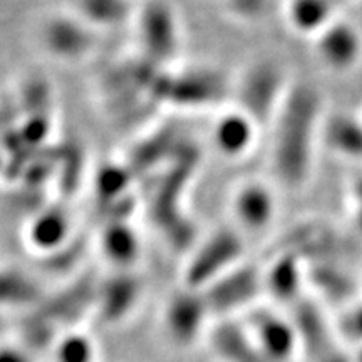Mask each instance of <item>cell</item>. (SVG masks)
Returning <instances> with one entry per match:
<instances>
[{"instance_id": "cell-1", "label": "cell", "mask_w": 362, "mask_h": 362, "mask_svg": "<svg viewBox=\"0 0 362 362\" xmlns=\"http://www.w3.org/2000/svg\"><path fill=\"white\" fill-rule=\"evenodd\" d=\"M317 112L319 104L315 93L307 89L298 90L296 98L284 106L282 119L279 123L275 163L280 176H284L291 185L300 183L307 175L314 144Z\"/></svg>"}, {"instance_id": "cell-2", "label": "cell", "mask_w": 362, "mask_h": 362, "mask_svg": "<svg viewBox=\"0 0 362 362\" xmlns=\"http://www.w3.org/2000/svg\"><path fill=\"white\" fill-rule=\"evenodd\" d=\"M242 253V240L233 230H220L194 255L187 267V284L189 288L215 284Z\"/></svg>"}, {"instance_id": "cell-3", "label": "cell", "mask_w": 362, "mask_h": 362, "mask_svg": "<svg viewBox=\"0 0 362 362\" xmlns=\"http://www.w3.org/2000/svg\"><path fill=\"white\" fill-rule=\"evenodd\" d=\"M139 13V34L144 51L155 61H170L178 44L173 8L166 0H149Z\"/></svg>"}, {"instance_id": "cell-4", "label": "cell", "mask_w": 362, "mask_h": 362, "mask_svg": "<svg viewBox=\"0 0 362 362\" xmlns=\"http://www.w3.org/2000/svg\"><path fill=\"white\" fill-rule=\"evenodd\" d=\"M315 49L320 61L336 72L351 71L362 56L359 30L349 22L336 19L315 35Z\"/></svg>"}, {"instance_id": "cell-5", "label": "cell", "mask_w": 362, "mask_h": 362, "mask_svg": "<svg viewBox=\"0 0 362 362\" xmlns=\"http://www.w3.org/2000/svg\"><path fill=\"white\" fill-rule=\"evenodd\" d=\"M233 215L240 230L255 233L264 232L275 216V198L269 187L250 181L238 188L233 198Z\"/></svg>"}, {"instance_id": "cell-6", "label": "cell", "mask_w": 362, "mask_h": 362, "mask_svg": "<svg viewBox=\"0 0 362 362\" xmlns=\"http://www.w3.org/2000/svg\"><path fill=\"white\" fill-rule=\"evenodd\" d=\"M257 121L243 110H233L218 117L214 139L216 148L226 158L243 156L257 138Z\"/></svg>"}, {"instance_id": "cell-7", "label": "cell", "mask_w": 362, "mask_h": 362, "mask_svg": "<svg viewBox=\"0 0 362 362\" xmlns=\"http://www.w3.org/2000/svg\"><path fill=\"white\" fill-rule=\"evenodd\" d=\"M44 42L57 56L78 57L89 49L90 30L74 17L54 16L44 25Z\"/></svg>"}, {"instance_id": "cell-8", "label": "cell", "mask_w": 362, "mask_h": 362, "mask_svg": "<svg viewBox=\"0 0 362 362\" xmlns=\"http://www.w3.org/2000/svg\"><path fill=\"white\" fill-rule=\"evenodd\" d=\"M279 74L274 67L260 66L253 69L242 88V104L248 116L259 123L260 117L267 115V107H272L277 101L279 94Z\"/></svg>"}, {"instance_id": "cell-9", "label": "cell", "mask_w": 362, "mask_h": 362, "mask_svg": "<svg viewBox=\"0 0 362 362\" xmlns=\"http://www.w3.org/2000/svg\"><path fill=\"white\" fill-rule=\"evenodd\" d=\"M339 8L330 0H287L285 13L293 30L304 35H319L337 19Z\"/></svg>"}, {"instance_id": "cell-10", "label": "cell", "mask_w": 362, "mask_h": 362, "mask_svg": "<svg viewBox=\"0 0 362 362\" xmlns=\"http://www.w3.org/2000/svg\"><path fill=\"white\" fill-rule=\"evenodd\" d=\"M327 144L339 155L362 160V117L337 115L325 126Z\"/></svg>"}, {"instance_id": "cell-11", "label": "cell", "mask_w": 362, "mask_h": 362, "mask_svg": "<svg viewBox=\"0 0 362 362\" xmlns=\"http://www.w3.org/2000/svg\"><path fill=\"white\" fill-rule=\"evenodd\" d=\"M203 310V298L194 293L185 292L173 297L168 307V325L175 336L189 339L200 325Z\"/></svg>"}, {"instance_id": "cell-12", "label": "cell", "mask_w": 362, "mask_h": 362, "mask_svg": "<svg viewBox=\"0 0 362 362\" xmlns=\"http://www.w3.org/2000/svg\"><path fill=\"white\" fill-rule=\"evenodd\" d=\"M253 327H255V336L262 347L269 351L272 356L284 357L292 351L296 337H293L292 329L279 317L272 314L260 315L253 324Z\"/></svg>"}, {"instance_id": "cell-13", "label": "cell", "mask_w": 362, "mask_h": 362, "mask_svg": "<svg viewBox=\"0 0 362 362\" xmlns=\"http://www.w3.org/2000/svg\"><path fill=\"white\" fill-rule=\"evenodd\" d=\"M67 218L62 211H44L29 228L30 243L39 250H52L67 237Z\"/></svg>"}, {"instance_id": "cell-14", "label": "cell", "mask_w": 362, "mask_h": 362, "mask_svg": "<svg viewBox=\"0 0 362 362\" xmlns=\"http://www.w3.org/2000/svg\"><path fill=\"white\" fill-rule=\"evenodd\" d=\"M259 284L255 270L250 267H243L242 270L228 272V282L216 280L214 284L215 304H243L255 293V287Z\"/></svg>"}, {"instance_id": "cell-15", "label": "cell", "mask_w": 362, "mask_h": 362, "mask_svg": "<svg viewBox=\"0 0 362 362\" xmlns=\"http://www.w3.org/2000/svg\"><path fill=\"white\" fill-rule=\"evenodd\" d=\"M139 240L134 230L126 225H111L103 235V250L117 265H129L138 259Z\"/></svg>"}, {"instance_id": "cell-16", "label": "cell", "mask_w": 362, "mask_h": 362, "mask_svg": "<svg viewBox=\"0 0 362 362\" xmlns=\"http://www.w3.org/2000/svg\"><path fill=\"white\" fill-rule=\"evenodd\" d=\"M265 284L274 297L280 300L296 297L300 284V269L296 255H285L275 262V265L267 274Z\"/></svg>"}, {"instance_id": "cell-17", "label": "cell", "mask_w": 362, "mask_h": 362, "mask_svg": "<svg viewBox=\"0 0 362 362\" xmlns=\"http://www.w3.org/2000/svg\"><path fill=\"white\" fill-rule=\"evenodd\" d=\"M81 12L96 24H111L123 19L126 0H81Z\"/></svg>"}, {"instance_id": "cell-18", "label": "cell", "mask_w": 362, "mask_h": 362, "mask_svg": "<svg viewBox=\"0 0 362 362\" xmlns=\"http://www.w3.org/2000/svg\"><path fill=\"white\" fill-rule=\"evenodd\" d=\"M93 356L89 342L83 336H69L59 346L61 362H89Z\"/></svg>"}, {"instance_id": "cell-19", "label": "cell", "mask_w": 362, "mask_h": 362, "mask_svg": "<svg viewBox=\"0 0 362 362\" xmlns=\"http://www.w3.org/2000/svg\"><path fill=\"white\" fill-rule=\"evenodd\" d=\"M346 325L354 337L362 339V305L354 307L346 317Z\"/></svg>"}, {"instance_id": "cell-20", "label": "cell", "mask_w": 362, "mask_h": 362, "mask_svg": "<svg viewBox=\"0 0 362 362\" xmlns=\"http://www.w3.org/2000/svg\"><path fill=\"white\" fill-rule=\"evenodd\" d=\"M356 223H357V228L362 232V197L359 198V202H357V211H356Z\"/></svg>"}, {"instance_id": "cell-21", "label": "cell", "mask_w": 362, "mask_h": 362, "mask_svg": "<svg viewBox=\"0 0 362 362\" xmlns=\"http://www.w3.org/2000/svg\"><path fill=\"white\" fill-rule=\"evenodd\" d=\"M330 2H332L334 6H336V7L339 8V11H341L342 7H346L347 4H351V2H352V0H330Z\"/></svg>"}, {"instance_id": "cell-22", "label": "cell", "mask_w": 362, "mask_h": 362, "mask_svg": "<svg viewBox=\"0 0 362 362\" xmlns=\"http://www.w3.org/2000/svg\"><path fill=\"white\" fill-rule=\"evenodd\" d=\"M357 197H362V180H361V183H359V187H357Z\"/></svg>"}, {"instance_id": "cell-23", "label": "cell", "mask_w": 362, "mask_h": 362, "mask_svg": "<svg viewBox=\"0 0 362 362\" xmlns=\"http://www.w3.org/2000/svg\"><path fill=\"white\" fill-rule=\"evenodd\" d=\"M361 362H362V352H361Z\"/></svg>"}]
</instances>
